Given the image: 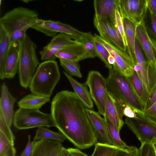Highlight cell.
Here are the masks:
<instances>
[{
    "label": "cell",
    "mask_w": 156,
    "mask_h": 156,
    "mask_svg": "<svg viewBox=\"0 0 156 156\" xmlns=\"http://www.w3.org/2000/svg\"><path fill=\"white\" fill-rule=\"evenodd\" d=\"M10 44L9 34L0 26V78L1 80L5 78V63Z\"/></svg>",
    "instance_id": "d4e9b609"
},
{
    "label": "cell",
    "mask_w": 156,
    "mask_h": 156,
    "mask_svg": "<svg viewBox=\"0 0 156 156\" xmlns=\"http://www.w3.org/2000/svg\"><path fill=\"white\" fill-rule=\"evenodd\" d=\"M66 139L61 133L55 132L48 128L41 126L37 128L33 141L41 140H48L64 142Z\"/></svg>",
    "instance_id": "83f0119b"
},
{
    "label": "cell",
    "mask_w": 156,
    "mask_h": 156,
    "mask_svg": "<svg viewBox=\"0 0 156 156\" xmlns=\"http://www.w3.org/2000/svg\"><path fill=\"white\" fill-rule=\"evenodd\" d=\"M63 73L73 88L74 93L85 107L90 109L93 108V100L86 83H80L66 72Z\"/></svg>",
    "instance_id": "cb8c5ba5"
},
{
    "label": "cell",
    "mask_w": 156,
    "mask_h": 156,
    "mask_svg": "<svg viewBox=\"0 0 156 156\" xmlns=\"http://www.w3.org/2000/svg\"><path fill=\"white\" fill-rule=\"evenodd\" d=\"M120 148L113 145L98 142L95 144L94 151L90 156H116Z\"/></svg>",
    "instance_id": "f546056e"
},
{
    "label": "cell",
    "mask_w": 156,
    "mask_h": 156,
    "mask_svg": "<svg viewBox=\"0 0 156 156\" xmlns=\"http://www.w3.org/2000/svg\"><path fill=\"white\" fill-rule=\"evenodd\" d=\"M16 101V98L11 94L6 84L3 82L1 87L0 111L10 127L13 123L14 115L13 107Z\"/></svg>",
    "instance_id": "e0dca14e"
},
{
    "label": "cell",
    "mask_w": 156,
    "mask_h": 156,
    "mask_svg": "<svg viewBox=\"0 0 156 156\" xmlns=\"http://www.w3.org/2000/svg\"><path fill=\"white\" fill-rule=\"evenodd\" d=\"M106 123L109 137L113 145L118 147L127 148L129 146L121 139L119 135L120 131L115 125L106 117L104 116Z\"/></svg>",
    "instance_id": "f1b7e54d"
},
{
    "label": "cell",
    "mask_w": 156,
    "mask_h": 156,
    "mask_svg": "<svg viewBox=\"0 0 156 156\" xmlns=\"http://www.w3.org/2000/svg\"><path fill=\"white\" fill-rule=\"evenodd\" d=\"M151 143L154 148L156 154V139L153 140L152 141Z\"/></svg>",
    "instance_id": "f5cc1de1"
},
{
    "label": "cell",
    "mask_w": 156,
    "mask_h": 156,
    "mask_svg": "<svg viewBox=\"0 0 156 156\" xmlns=\"http://www.w3.org/2000/svg\"><path fill=\"white\" fill-rule=\"evenodd\" d=\"M14 156H16V155H14Z\"/></svg>",
    "instance_id": "db71d44e"
},
{
    "label": "cell",
    "mask_w": 156,
    "mask_h": 156,
    "mask_svg": "<svg viewBox=\"0 0 156 156\" xmlns=\"http://www.w3.org/2000/svg\"><path fill=\"white\" fill-rule=\"evenodd\" d=\"M34 142L31 140V136L29 135L26 145L20 156H30Z\"/></svg>",
    "instance_id": "60d3db41"
},
{
    "label": "cell",
    "mask_w": 156,
    "mask_h": 156,
    "mask_svg": "<svg viewBox=\"0 0 156 156\" xmlns=\"http://www.w3.org/2000/svg\"><path fill=\"white\" fill-rule=\"evenodd\" d=\"M156 102V87L148 99L144 108V112L151 107Z\"/></svg>",
    "instance_id": "7bdbcfd3"
},
{
    "label": "cell",
    "mask_w": 156,
    "mask_h": 156,
    "mask_svg": "<svg viewBox=\"0 0 156 156\" xmlns=\"http://www.w3.org/2000/svg\"><path fill=\"white\" fill-rule=\"evenodd\" d=\"M94 36L90 32H87L86 35L81 41L86 51L91 58L97 57L94 41Z\"/></svg>",
    "instance_id": "d590c367"
},
{
    "label": "cell",
    "mask_w": 156,
    "mask_h": 156,
    "mask_svg": "<svg viewBox=\"0 0 156 156\" xmlns=\"http://www.w3.org/2000/svg\"><path fill=\"white\" fill-rule=\"evenodd\" d=\"M126 105L114 95L107 91L105 105L106 117L120 131L124 122L122 119L123 110Z\"/></svg>",
    "instance_id": "7c38bea8"
},
{
    "label": "cell",
    "mask_w": 156,
    "mask_h": 156,
    "mask_svg": "<svg viewBox=\"0 0 156 156\" xmlns=\"http://www.w3.org/2000/svg\"><path fill=\"white\" fill-rule=\"evenodd\" d=\"M109 70L106 79L108 91L130 107L138 115H143L144 106L136 94L128 77L113 68Z\"/></svg>",
    "instance_id": "3957f363"
},
{
    "label": "cell",
    "mask_w": 156,
    "mask_h": 156,
    "mask_svg": "<svg viewBox=\"0 0 156 156\" xmlns=\"http://www.w3.org/2000/svg\"><path fill=\"white\" fill-rule=\"evenodd\" d=\"M111 22L114 25L117 34L123 41L126 48L127 46V42L122 18L119 9L117 10L116 11L115 17Z\"/></svg>",
    "instance_id": "836d02e7"
},
{
    "label": "cell",
    "mask_w": 156,
    "mask_h": 156,
    "mask_svg": "<svg viewBox=\"0 0 156 156\" xmlns=\"http://www.w3.org/2000/svg\"><path fill=\"white\" fill-rule=\"evenodd\" d=\"M63 146L61 142L41 140L34 142L30 156H58Z\"/></svg>",
    "instance_id": "ac0fdd59"
},
{
    "label": "cell",
    "mask_w": 156,
    "mask_h": 156,
    "mask_svg": "<svg viewBox=\"0 0 156 156\" xmlns=\"http://www.w3.org/2000/svg\"><path fill=\"white\" fill-rule=\"evenodd\" d=\"M147 78L150 98L156 87V68L148 62Z\"/></svg>",
    "instance_id": "e575fe53"
},
{
    "label": "cell",
    "mask_w": 156,
    "mask_h": 156,
    "mask_svg": "<svg viewBox=\"0 0 156 156\" xmlns=\"http://www.w3.org/2000/svg\"><path fill=\"white\" fill-rule=\"evenodd\" d=\"M85 108L74 92H58L52 101L51 111L56 126L74 146L86 149L98 142Z\"/></svg>",
    "instance_id": "6da1fadb"
},
{
    "label": "cell",
    "mask_w": 156,
    "mask_h": 156,
    "mask_svg": "<svg viewBox=\"0 0 156 156\" xmlns=\"http://www.w3.org/2000/svg\"><path fill=\"white\" fill-rule=\"evenodd\" d=\"M139 116L156 125V102L145 111L143 115Z\"/></svg>",
    "instance_id": "ab89813d"
},
{
    "label": "cell",
    "mask_w": 156,
    "mask_h": 156,
    "mask_svg": "<svg viewBox=\"0 0 156 156\" xmlns=\"http://www.w3.org/2000/svg\"><path fill=\"white\" fill-rule=\"evenodd\" d=\"M16 153V150L14 147L10 149L8 152L3 156H14Z\"/></svg>",
    "instance_id": "681fc988"
},
{
    "label": "cell",
    "mask_w": 156,
    "mask_h": 156,
    "mask_svg": "<svg viewBox=\"0 0 156 156\" xmlns=\"http://www.w3.org/2000/svg\"><path fill=\"white\" fill-rule=\"evenodd\" d=\"M56 56L59 59L77 62L91 58L82 43L77 41L65 47L57 54Z\"/></svg>",
    "instance_id": "2e32d148"
},
{
    "label": "cell",
    "mask_w": 156,
    "mask_h": 156,
    "mask_svg": "<svg viewBox=\"0 0 156 156\" xmlns=\"http://www.w3.org/2000/svg\"><path fill=\"white\" fill-rule=\"evenodd\" d=\"M142 22L150 41L156 47V17L148 6Z\"/></svg>",
    "instance_id": "4316f807"
},
{
    "label": "cell",
    "mask_w": 156,
    "mask_h": 156,
    "mask_svg": "<svg viewBox=\"0 0 156 156\" xmlns=\"http://www.w3.org/2000/svg\"><path fill=\"white\" fill-rule=\"evenodd\" d=\"M147 8V0H119V10L122 18L136 25L143 20Z\"/></svg>",
    "instance_id": "8fae6325"
},
{
    "label": "cell",
    "mask_w": 156,
    "mask_h": 156,
    "mask_svg": "<svg viewBox=\"0 0 156 156\" xmlns=\"http://www.w3.org/2000/svg\"><path fill=\"white\" fill-rule=\"evenodd\" d=\"M108 62L110 65L112 66L115 63V61L114 58L111 55H110L108 57Z\"/></svg>",
    "instance_id": "f907efd6"
},
{
    "label": "cell",
    "mask_w": 156,
    "mask_h": 156,
    "mask_svg": "<svg viewBox=\"0 0 156 156\" xmlns=\"http://www.w3.org/2000/svg\"><path fill=\"white\" fill-rule=\"evenodd\" d=\"M67 150L71 156H88L78 148H69Z\"/></svg>",
    "instance_id": "ee69618b"
},
{
    "label": "cell",
    "mask_w": 156,
    "mask_h": 156,
    "mask_svg": "<svg viewBox=\"0 0 156 156\" xmlns=\"http://www.w3.org/2000/svg\"><path fill=\"white\" fill-rule=\"evenodd\" d=\"M94 24L100 36L122 50L127 51L123 41L117 34L114 25L109 20L94 15Z\"/></svg>",
    "instance_id": "5bb4252c"
},
{
    "label": "cell",
    "mask_w": 156,
    "mask_h": 156,
    "mask_svg": "<svg viewBox=\"0 0 156 156\" xmlns=\"http://www.w3.org/2000/svg\"><path fill=\"white\" fill-rule=\"evenodd\" d=\"M50 100V98L31 94L21 99L18 102V106L19 108L39 109Z\"/></svg>",
    "instance_id": "484cf974"
},
{
    "label": "cell",
    "mask_w": 156,
    "mask_h": 156,
    "mask_svg": "<svg viewBox=\"0 0 156 156\" xmlns=\"http://www.w3.org/2000/svg\"><path fill=\"white\" fill-rule=\"evenodd\" d=\"M122 18L127 42V51L134 66L137 64L135 50L136 24L128 18Z\"/></svg>",
    "instance_id": "603a6c76"
},
{
    "label": "cell",
    "mask_w": 156,
    "mask_h": 156,
    "mask_svg": "<svg viewBox=\"0 0 156 156\" xmlns=\"http://www.w3.org/2000/svg\"><path fill=\"white\" fill-rule=\"evenodd\" d=\"M138 150V156H156V152L152 143L142 144Z\"/></svg>",
    "instance_id": "f35d334b"
},
{
    "label": "cell",
    "mask_w": 156,
    "mask_h": 156,
    "mask_svg": "<svg viewBox=\"0 0 156 156\" xmlns=\"http://www.w3.org/2000/svg\"><path fill=\"white\" fill-rule=\"evenodd\" d=\"M69 36L59 33L52 38L49 43L43 47L39 53L42 60L55 61L57 54L66 45L75 42Z\"/></svg>",
    "instance_id": "4fadbf2b"
},
{
    "label": "cell",
    "mask_w": 156,
    "mask_h": 156,
    "mask_svg": "<svg viewBox=\"0 0 156 156\" xmlns=\"http://www.w3.org/2000/svg\"><path fill=\"white\" fill-rule=\"evenodd\" d=\"M37 47L27 34L20 44L18 70L20 84L25 89L29 87L40 64L36 51Z\"/></svg>",
    "instance_id": "5b68a950"
},
{
    "label": "cell",
    "mask_w": 156,
    "mask_h": 156,
    "mask_svg": "<svg viewBox=\"0 0 156 156\" xmlns=\"http://www.w3.org/2000/svg\"><path fill=\"white\" fill-rule=\"evenodd\" d=\"M31 28L52 38L59 33L67 34L74 40L80 41L87 34V32L81 31L69 24L58 21L39 18Z\"/></svg>",
    "instance_id": "52a82bcc"
},
{
    "label": "cell",
    "mask_w": 156,
    "mask_h": 156,
    "mask_svg": "<svg viewBox=\"0 0 156 156\" xmlns=\"http://www.w3.org/2000/svg\"><path fill=\"white\" fill-rule=\"evenodd\" d=\"M136 37L148 62L156 68L152 45L147 36L142 21L136 26Z\"/></svg>",
    "instance_id": "44dd1931"
},
{
    "label": "cell",
    "mask_w": 156,
    "mask_h": 156,
    "mask_svg": "<svg viewBox=\"0 0 156 156\" xmlns=\"http://www.w3.org/2000/svg\"><path fill=\"white\" fill-rule=\"evenodd\" d=\"M94 41L95 44L97 57L104 63L105 66L109 70L113 69L112 65L108 62V58L110 55L107 49L94 37Z\"/></svg>",
    "instance_id": "1f68e13d"
},
{
    "label": "cell",
    "mask_w": 156,
    "mask_h": 156,
    "mask_svg": "<svg viewBox=\"0 0 156 156\" xmlns=\"http://www.w3.org/2000/svg\"><path fill=\"white\" fill-rule=\"evenodd\" d=\"M138 116L136 118L126 117L125 123L140 142L151 143L156 139V125Z\"/></svg>",
    "instance_id": "30bf717a"
},
{
    "label": "cell",
    "mask_w": 156,
    "mask_h": 156,
    "mask_svg": "<svg viewBox=\"0 0 156 156\" xmlns=\"http://www.w3.org/2000/svg\"><path fill=\"white\" fill-rule=\"evenodd\" d=\"M128 77L137 97L144 105V91L143 84L139 75L134 70L132 75Z\"/></svg>",
    "instance_id": "d6a6232c"
},
{
    "label": "cell",
    "mask_w": 156,
    "mask_h": 156,
    "mask_svg": "<svg viewBox=\"0 0 156 156\" xmlns=\"http://www.w3.org/2000/svg\"><path fill=\"white\" fill-rule=\"evenodd\" d=\"M13 124L19 130L41 126H56L51 114L43 113L37 109L22 108H19L14 113Z\"/></svg>",
    "instance_id": "8992f818"
},
{
    "label": "cell",
    "mask_w": 156,
    "mask_h": 156,
    "mask_svg": "<svg viewBox=\"0 0 156 156\" xmlns=\"http://www.w3.org/2000/svg\"><path fill=\"white\" fill-rule=\"evenodd\" d=\"M122 113L123 115L129 118H136L138 117L137 114L128 105H126L123 108Z\"/></svg>",
    "instance_id": "b9f144b4"
},
{
    "label": "cell",
    "mask_w": 156,
    "mask_h": 156,
    "mask_svg": "<svg viewBox=\"0 0 156 156\" xmlns=\"http://www.w3.org/2000/svg\"><path fill=\"white\" fill-rule=\"evenodd\" d=\"M58 156H71L67 149L63 146L61 149Z\"/></svg>",
    "instance_id": "7dc6e473"
},
{
    "label": "cell",
    "mask_w": 156,
    "mask_h": 156,
    "mask_svg": "<svg viewBox=\"0 0 156 156\" xmlns=\"http://www.w3.org/2000/svg\"><path fill=\"white\" fill-rule=\"evenodd\" d=\"M126 149L120 148L116 156H127Z\"/></svg>",
    "instance_id": "c3c4849f"
},
{
    "label": "cell",
    "mask_w": 156,
    "mask_h": 156,
    "mask_svg": "<svg viewBox=\"0 0 156 156\" xmlns=\"http://www.w3.org/2000/svg\"><path fill=\"white\" fill-rule=\"evenodd\" d=\"M60 76L57 62L45 61L38 67L30 82L29 89L32 94L50 98Z\"/></svg>",
    "instance_id": "277c9868"
},
{
    "label": "cell",
    "mask_w": 156,
    "mask_h": 156,
    "mask_svg": "<svg viewBox=\"0 0 156 156\" xmlns=\"http://www.w3.org/2000/svg\"><path fill=\"white\" fill-rule=\"evenodd\" d=\"M94 36L114 58L115 63L112 66L113 68L126 76H131L134 71V65L127 51L122 50L99 35L95 34Z\"/></svg>",
    "instance_id": "9c48e42d"
},
{
    "label": "cell",
    "mask_w": 156,
    "mask_h": 156,
    "mask_svg": "<svg viewBox=\"0 0 156 156\" xmlns=\"http://www.w3.org/2000/svg\"><path fill=\"white\" fill-rule=\"evenodd\" d=\"M60 65L68 74L71 76L82 77L78 62L59 59Z\"/></svg>",
    "instance_id": "4dcf8cb0"
},
{
    "label": "cell",
    "mask_w": 156,
    "mask_h": 156,
    "mask_svg": "<svg viewBox=\"0 0 156 156\" xmlns=\"http://www.w3.org/2000/svg\"><path fill=\"white\" fill-rule=\"evenodd\" d=\"M138 149L135 146H129L126 149L127 156H138Z\"/></svg>",
    "instance_id": "f6af8a7d"
},
{
    "label": "cell",
    "mask_w": 156,
    "mask_h": 156,
    "mask_svg": "<svg viewBox=\"0 0 156 156\" xmlns=\"http://www.w3.org/2000/svg\"><path fill=\"white\" fill-rule=\"evenodd\" d=\"M39 14L36 11L20 7L6 13L0 18V26L9 34L10 43H21L26 31L35 23Z\"/></svg>",
    "instance_id": "7a4b0ae2"
},
{
    "label": "cell",
    "mask_w": 156,
    "mask_h": 156,
    "mask_svg": "<svg viewBox=\"0 0 156 156\" xmlns=\"http://www.w3.org/2000/svg\"><path fill=\"white\" fill-rule=\"evenodd\" d=\"M20 44H10L5 63V78H13L18 70Z\"/></svg>",
    "instance_id": "d6986e66"
},
{
    "label": "cell",
    "mask_w": 156,
    "mask_h": 156,
    "mask_svg": "<svg viewBox=\"0 0 156 156\" xmlns=\"http://www.w3.org/2000/svg\"><path fill=\"white\" fill-rule=\"evenodd\" d=\"M0 132L2 133L10 141L14 142L15 136L10 127L7 122L2 112L0 111Z\"/></svg>",
    "instance_id": "8d00e7d4"
},
{
    "label": "cell",
    "mask_w": 156,
    "mask_h": 156,
    "mask_svg": "<svg viewBox=\"0 0 156 156\" xmlns=\"http://www.w3.org/2000/svg\"><path fill=\"white\" fill-rule=\"evenodd\" d=\"M94 15L110 21L115 17L119 9V0H94L93 2Z\"/></svg>",
    "instance_id": "7402d4cb"
},
{
    "label": "cell",
    "mask_w": 156,
    "mask_h": 156,
    "mask_svg": "<svg viewBox=\"0 0 156 156\" xmlns=\"http://www.w3.org/2000/svg\"><path fill=\"white\" fill-rule=\"evenodd\" d=\"M153 51L154 52V55L155 60V62H156V47H155L154 45L152 44Z\"/></svg>",
    "instance_id": "816d5d0a"
},
{
    "label": "cell",
    "mask_w": 156,
    "mask_h": 156,
    "mask_svg": "<svg viewBox=\"0 0 156 156\" xmlns=\"http://www.w3.org/2000/svg\"><path fill=\"white\" fill-rule=\"evenodd\" d=\"M85 83L98 113L104 116L107 91L106 79L98 71L92 70L88 73Z\"/></svg>",
    "instance_id": "ba28073f"
},
{
    "label": "cell",
    "mask_w": 156,
    "mask_h": 156,
    "mask_svg": "<svg viewBox=\"0 0 156 156\" xmlns=\"http://www.w3.org/2000/svg\"><path fill=\"white\" fill-rule=\"evenodd\" d=\"M14 142L10 141L0 132V156H3L12 148Z\"/></svg>",
    "instance_id": "74e56055"
},
{
    "label": "cell",
    "mask_w": 156,
    "mask_h": 156,
    "mask_svg": "<svg viewBox=\"0 0 156 156\" xmlns=\"http://www.w3.org/2000/svg\"><path fill=\"white\" fill-rule=\"evenodd\" d=\"M135 50L137 63L140 68V77L143 84V103L145 108L150 97L147 78L148 62L136 39L135 42Z\"/></svg>",
    "instance_id": "ffe728a7"
},
{
    "label": "cell",
    "mask_w": 156,
    "mask_h": 156,
    "mask_svg": "<svg viewBox=\"0 0 156 156\" xmlns=\"http://www.w3.org/2000/svg\"><path fill=\"white\" fill-rule=\"evenodd\" d=\"M85 110L98 142L113 145L109 137L104 118L98 112L87 108Z\"/></svg>",
    "instance_id": "9a60e30c"
},
{
    "label": "cell",
    "mask_w": 156,
    "mask_h": 156,
    "mask_svg": "<svg viewBox=\"0 0 156 156\" xmlns=\"http://www.w3.org/2000/svg\"><path fill=\"white\" fill-rule=\"evenodd\" d=\"M147 6L156 17V0H147Z\"/></svg>",
    "instance_id": "bcb514c9"
}]
</instances>
